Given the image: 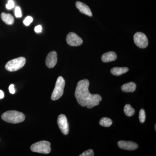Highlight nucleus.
<instances>
[{
  "instance_id": "obj_4",
  "label": "nucleus",
  "mask_w": 156,
  "mask_h": 156,
  "mask_svg": "<svg viewBox=\"0 0 156 156\" xmlns=\"http://www.w3.org/2000/svg\"><path fill=\"white\" fill-rule=\"evenodd\" d=\"M31 150L34 152L43 154H49L51 151L50 143L46 140L39 141L31 146Z\"/></svg>"
},
{
  "instance_id": "obj_21",
  "label": "nucleus",
  "mask_w": 156,
  "mask_h": 156,
  "mask_svg": "<svg viewBox=\"0 0 156 156\" xmlns=\"http://www.w3.org/2000/svg\"><path fill=\"white\" fill-rule=\"evenodd\" d=\"M14 2L13 0H9L6 5V7L8 10H11L13 9L14 7Z\"/></svg>"
},
{
  "instance_id": "obj_1",
  "label": "nucleus",
  "mask_w": 156,
  "mask_h": 156,
  "mask_svg": "<svg viewBox=\"0 0 156 156\" xmlns=\"http://www.w3.org/2000/svg\"><path fill=\"white\" fill-rule=\"evenodd\" d=\"M89 81L82 80L78 82L75 92V96L78 103L83 107L92 108L99 105L101 100L98 94H92L89 92Z\"/></svg>"
},
{
  "instance_id": "obj_9",
  "label": "nucleus",
  "mask_w": 156,
  "mask_h": 156,
  "mask_svg": "<svg viewBox=\"0 0 156 156\" xmlns=\"http://www.w3.org/2000/svg\"><path fill=\"white\" fill-rule=\"evenodd\" d=\"M118 145L120 148L128 151L135 150L138 147V146L136 143L124 140L119 141Z\"/></svg>"
},
{
  "instance_id": "obj_7",
  "label": "nucleus",
  "mask_w": 156,
  "mask_h": 156,
  "mask_svg": "<svg viewBox=\"0 0 156 156\" xmlns=\"http://www.w3.org/2000/svg\"><path fill=\"white\" fill-rule=\"evenodd\" d=\"M57 123L59 129L64 135H67L69 132V126L67 118L64 115H59L57 119Z\"/></svg>"
},
{
  "instance_id": "obj_11",
  "label": "nucleus",
  "mask_w": 156,
  "mask_h": 156,
  "mask_svg": "<svg viewBox=\"0 0 156 156\" xmlns=\"http://www.w3.org/2000/svg\"><path fill=\"white\" fill-rule=\"evenodd\" d=\"M76 5L77 9L80 10L81 13L88 15L89 17H92V12L90 8L86 4L81 2H76Z\"/></svg>"
},
{
  "instance_id": "obj_18",
  "label": "nucleus",
  "mask_w": 156,
  "mask_h": 156,
  "mask_svg": "<svg viewBox=\"0 0 156 156\" xmlns=\"http://www.w3.org/2000/svg\"><path fill=\"white\" fill-rule=\"evenodd\" d=\"M139 119L140 122L143 123L145 122L146 119L145 112L144 110L143 109L140 111Z\"/></svg>"
},
{
  "instance_id": "obj_2",
  "label": "nucleus",
  "mask_w": 156,
  "mask_h": 156,
  "mask_svg": "<svg viewBox=\"0 0 156 156\" xmlns=\"http://www.w3.org/2000/svg\"><path fill=\"white\" fill-rule=\"evenodd\" d=\"M2 118L7 122L17 124L24 121L25 116L23 113L20 112L16 111H9L4 113L2 115Z\"/></svg>"
},
{
  "instance_id": "obj_13",
  "label": "nucleus",
  "mask_w": 156,
  "mask_h": 156,
  "mask_svg": "<svg viewBox=\"0 0 156 156\" xmlns=\"http://www.w3.org/2000/svg\"><path fill=\"white\" fill-rule=\"evenodd\" d=\"M121 89L124 92H133L136 90V85L133 82H130L122 85Z\"/></svg>"
},
{
  "instance_id": "obj_5",
  "label": "nucleus",
  "mask_w": 156,
  "mask_h": 156,
  "mask_svg": "<svg viewBox=\"0 0 156 156\" xmlns=\"http://www.w3.org/2000/svg\"><path fill=\"white\" fill-rule=\"evenodd\" d=\"M26 61V58L23 57L14 58L6 63L5 69L9 72L16 71L24 66Z\"/></svg>"
},
{
  "instance_id": "obj_22",
  "label": "nucleus",
  "mask_w": 156,
  "mask_h": 156,
  "mask_svg": "<svg viewBox=\"0 0 156 156\" xmlns=\"http://www.w3.org/2000/svg\"><path fill=\"white\" fill-rule=\"evenodd\" d=\"M33 20V19L32 17L30 16H28L23 20V23L26 26H29L32 22Z\"/></svg>"
},
{
  "instance_id": "obj_24",
  "label": "nucleus",
  "mask_w": 156,
  "mask_h": 156,
  "mask_svg": "<svg viewBox=\"0 0 156 156\" xmlns=\"http://www.w3.org/2000/svg\"><path fill=\"white\" fill-rule=\"evenodd\" d=\"M9 90L11 94H14L15 93V90L14 89V85L13 84H11L9 87Z\"/></svg>"
},
{
  "instance_id": "obj_26",
  "label": "nucleus",
  "mask_w": 156,
  "mask_h": 156,
  "mask_svg": "<svg viewBox=\"0 0 156 156\" xmlns=\"http://www.w3.org/2000/svg\"><path fill=\"white\" fill-rule=\"evenodd\" d=\"M155 130H156V125H155Z\"/></svg>"
},
{
  "instance_id": "obj_3",
  "label": "nucleus",
  "mask_w": 156,
  "mask_h": 156,
  "mask_svg": "<svg viewBox=\"0 0 156 156\" xmlns=\"http://www.w3.org/2000/svg\"><path fill=\"white\" fill-rule=\"evenodd\" d=\"M65 81L63 77L59 76L56 80L55 88L51 95V99L53 101L58 100L62 96L64 92Z\"/></svg>"
},
{
  "instance_id": "obj_16",
  "label": "nucleus",
  "mask_w": 156,
  "mask_h": 156,
  "mask_svg": "<svg viewBox=\"0 0 156 156\" xmlns=\"http://www.w3.org/2000/svg\"><path fill=\"white\" fill-rule=\"evenodd\" d=\"M124 112L125 114L128 117L132 116L135 113V110L132 108L130 105L127 104L124 107Z\"/></svg>"
},
{
  "instance_id": "obj_17",
  "label": "nucleus",
  "mask_w": 156,
  "mask_h": 156,
  "mask_svg": "<svg viewBox=\"0 0 156 156\" xmlns=\"http://www.w3.org/2000/svg\"><path fill=\"white\" fill-rule=\"evenodd\" d=\"M112 124V121L110 119L108 118H102L99 122V124L101 126L105 127H110Z\"/></svg>"
},
{
  "instance_id": "obj_12",
  "label": "nucleus",
  "mask_w": 156,
  "mask_h": 156,
  "mask_svg": "<svg viewBox=\"0 0 156 156\" xmlns=\"http://www.w3.org/2000/svg\"><path fill=\"white\" fill-rule=\"evenodd\" d=\"M117 55L112 51H109L103 54L101 56V60L104 62H108L114 61L117 59Z\"/></svg>"
},
{
  "instance_id": "obj_8",
  "label": "nucleus",
  "mask_w": 156,
  "mask_h": 156,
  "mask_svg": "<svg viewBox=\"0 0 156 156\" xmlns=\"http://www.w3.org/2000/svg\"><path fill=\"white\" fill-rule=\"evenodd\" d=\"M66 42L70 46L76 47L82 45L83 41L76 34L73 32H70L66 37Z\"/></svg>"
},
{
  "instance_id": "obj_6",
  "label": "nucleus",
  "mask_w": 156,
  "mask_h": 156,
  "mask_svg": "<svg viewBox=\"0 0 156 156\" xmlns=\"http://www.w3.org/2000/svg\"><path fill=\"white\" fill-rule=\"evenodd\" d=\"M134 41L137 47L142 49L146 48L148 45L147 37L142 32L136 33L134 36Z\"/></svg>"
},
{
  "instance_id": "obj_23",
  "label": "nucleus",
  "mask_w": 156,
  "mask_h": 156,
  "mask_svg": "<svg viewBox=\"0 0 156 156\" xmlns=\"http://www.w3.org/2000/svg\"><path fill=\"white\" fill-rule=\"evenodd\" d=\"M34 30L37 33H40L42 31L41 25H39L35 27Z\"/></svg>"
},
{
  "instance_id": "obj_20",
  "label": "nucleus",
  "mask_w": 156,
  "mask_h": 156,
  "mask_svg": "<svg viewBox=\"0 0 156 156\" xmlns=\"http://www.w3.org/2000/svg\"><path fill=\"white\" fill-rule=\"evenodd\" d=\"M94 155V152L93 150L89 149L84 152L80 156H93Z\"/></svg>"
},
{
  "instance_id": "obj_25",
  "label": "nucleus",
  "mask_w": 156,
  "mask_h": 156,
  "mask_svg": "<svg viewBox=\"0 0 156 156\" xmlns=\"http://www.w3.org/2000/svg\"><path fill=\"white\" fill-rule=\"evenodd\" d=\"M4 93L2 90H0V99H2L4 97Z\"/></svg>"
},
{
  "instance_id": "obj_14",
  "label": "nucleus",
  "mask_w": 156,
  "mask_h": 156,
  "mask_svg": "<svg viewBox=\"0 0 156 156\" xmlns=\"http://www.w3.org/2000/svg\"><path fill=\"white\" fill-rule=\"evenodd\" d=\"M128 70L127 67H114L111 70V73L113 75L119 76L128 72Z\"/></svg>"
},
{
  "instance_id": "obj_15",
  "label": "nucleus",
  "mask_w": 156,
  "mask_h": 156,
  "mask_svg": "<svg viewBox=\"0 0 156 156\" xmlns=\"http://www.w3.org/2000/svg\"><path fill=\"white\" fill-rule=\"evenodd\" d=\"M1 18L5 23L8 25H12L14 23V18L11 14L2 13L1 14Z\"/></svg>"
},
{
  "instance_id": "obj_10",
  "label": "nucleus",
  "mask_w": 156,
  "mask_h": 156,
  "mask_svg": "<svg viewBox=\"0 0 156 156\" xmlns=\"http://www.w3.org/2000/svg\"><path fill=\"white\" fill-rule=\"evenodd\" d=\"M57 62V54L55 51L48 53L46 59V64L49 68H52L56 66Z\"/></svg>"
},
{
  "instance_id": "obj_19",
  "label": "nucleus",
  "mask_w": 156,
  "mask_h": 156,
  "mask_svg": "<svg viewBox=\"0 0 156 156\" xmlns=\"http://www.w3.org/2000/svg\"><path fill=\"white\" fill-rule=\"evenodd\" d=\"M14 14H15V17L17 18H20V17H22V14L21 9L18 6H17L15 8V10H14Z\"/></svg>"
}]
</instances>
